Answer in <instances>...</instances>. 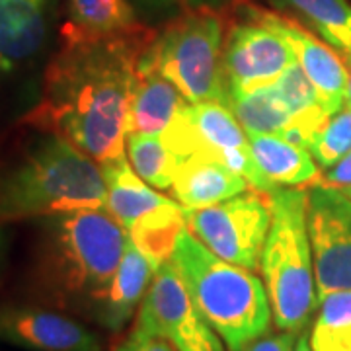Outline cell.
<instances>
[{
    "mask_svg": "<svg viewBox=\"0 0 351 351\" xmlns=\"http://www.w3.org/2000/svg\"><path fill=\"white\" fill-rule=\"evenodd\" d=\"M154 38L147 27L125 36H88L64 24L41 100L25 121L66 138L100 166L123 158L138 61Z\"/></svg>",
    "mask_w": 351,
    "mask_h": 351,
    "instance_id": "6da1fadb",
    "label": "cell"
},
{
    "mask_svg": "<svg viewBox=\"0 0 351 351\" xmlns=\"http://www.w3.org/2000/svg\"><path fill=\"white\" fill-rule=\"evenodd\" d=\"M38 279L57 306L98 318L129 232L104 209L49 217L43 221Z\"/></svg>",
    "mask_w": 351,
    "mask_h": 351,
    "instance_id": "7a4b0ae2",
    "label": "cell"
},
{
    "mask_svg": "<svg viewBox=\"0 0 351 351\" xmlns=\"http://www.w3.org/2000/svg\"><path fill=\"white\" fill-rule=\"evenodd\" d=\"M106 197L100 164L53 133L0 170V223L106 209Z\"/></svg>",
    "mask_w": 351,
    "mask_h": 351,
    "instance_id": "3957f363",
    "label": "cell"
},
{
    "mask_svg": "<svg viewBox=\"0 0 351 351\" xmlns=\"http://www.w3.org/2000/svg\"><path fill=\"white\" fill-rule=\"evenodd\" d=\"M172 263L226 350L244 351L269 332L274 314L265 285L254 271L215 256L188 228L178 239Z\"/></svg>",
    "mask_w": 351,
    "mask_h": 351,
    "instance_id": "277c9868",
    "label": "cell"
},
{
    "mask_svg": "<svg viewBox=\"0 0 351 351\" xmlns=\"http://www.w3.org/2000/svg\"><path fill=\"white\" fill-rule=\"evenodd\" d=\"M306 201L308 189L279 188L269 193L271 226L260 262L274 322L293 334H301L318 308Z\"/></svg>",
    "mask_w": 351,
    "mask_h": 351,
    "instance_id": "5b68a950",
    "label": "cell"
},
{
    "mask_svg": "<svg viewBox=\"0 0 351 351\" xmlns=\"http://www.w3.org/2000/svg\"><path fill=\"white\" fill-rule=\"evenodd\" d=\"M223 45L221 16L201 8L176 18L152 39L145 57L189 104L217 101L225 106Z\"/></svg>",
    "mask_w": 351,
    "mask_h": 351,
    "instance_id": "8992f818",
    "label": "cell"
},
{
    "mask_svg": "<svg viewBox=\"0 0 351 351\" xmlns=\"http://www.w3.org/2000/svg\"><path fill=\"white\" fill-rule=\"evenodd\" d=\"M186 228L215 256L244 269H260L269 226V195L240 193L205 209H184Z\"/></svg>",
    "mask_w": 351,
    "mask_h": 351,
    "instance_id": "52a82bcc",
    "label": "cell"
},
{
    "mask_svg": "<svg viewBox=\"0 0 351 351\" xmlns=\"http://www.w3.org/2000/svg\"><path fill=\"white\" fill-rule=\"evenodd\" d=\"M135 328L147 336L170 341L176 351H225L223 339L193 302L172 260L154 274L149 293L138 306Z\"/></svg>",
    "mask_w": 351,
    "mask_h": 351,
    "instance_id": "ba28073f",
    "label": "cell"
},
{
    "mask_svg": "<svg viewBox=\"0 0 351 351\" xmlns=\"http://www.w3.org/2000/svg\"><path fill=\"white\" fill-rule=\"evenodd\" d=\"M306 223L318 302L330 293L351 291V199L341 189L316 184L308 189Z\"/></svg>",
    "mask_w": 351,
    "mask_h": 351,
    "instance_id": "9c48e42d",
    "label": "cell"
},
{
    "mask_svg": "<svg viewBox=\"0 0 351 351\" xmlns=\"http://www.w3.org/2000/svg\"><path fill=\"white\" fill-rule=\"evenodd\" d=\"M297 61V55L277 32L254 20L230 25L223 45L226 94L274 84Z\"/></svg>",
    "mask_w": 351,
    "mask_h": 351,
    "instance_id": "30bf717a",
    "label": "cell"
},
{
    "mask_svg": "<svg viewBox=\"0 0 351 351\" xmlns=\"http://www.w3.org/2000/svg\"><path fill=\"white\" fill-rule=\"evenodd\" d=\"M242 10L248 20L267 25L281 38L287 39L304 75L311 78L316 88L324 112L330 117L338 113L346 104L348 90V66L346 61L339 59L338 51L332 49L326 41L316 38L308 27L285 14L271 12L254 4H242Z\"/></svg>",
    "mask_w": 351,
    "mask_h": 351,
    "instance_id": "8fae6325",
    "label": "cell"
},
{
    "mask_svg": "<svg viewBox=\"0 0 351 351\" xmlns=\"http://www.w3.org/2000/svg\"><path fill=\"white\" fill-rule=\"evenodd\" d=\"M0 341L29 351H101V339L73 316L39 306L2 304Z\"/></svg>",
    "mask_w": 351,
    "mask_h": 351,
    "instance_id": "7c38bea8",
    "label": "cell"
},
{
    "mask_svg": "<svg viewBox=\"0 0 351 351\" xmlns=\"http://www.w3.org/2000/svg\"><path fill=\"white\" fill-rule=\"evenodd\" d=\"M184 112L199 137L201 152H209L221 158L230 170L242 176L254 191L269 195L279 189L258 168L246 131L226 106L217 101H201L188 104Z\"/></svg>",
    "mask_w": 351,
    "mask_h": 351,
    "instance_id": "4fadbf2b",
    "label": "cell"
},
{
    "mask_svg": "<svg viewBox=\"0 0 351 351\" xmlns=\"http://www.w3.org/2000/svg\"><path fill=\"white\" fill-rule=\"evenodd\" d=\"M246 189V180L209 152L184 158L178 164L172 182V195L184 209L213 207Z\"/></svg>",
    "mask_w": 351,
    "mask_h": 351,
    "instance_id": "5bb4252c",
    "label": "cell"
},
{
    "mask_svg": "<svg viewBox=\"0 0 351 351\" xmlns=\"http://www.w3.org/2000/svg\"><path fill=\"white\" fill-rule=\"evenodd\" d=\"M188 104L184 94L168 78H164L143 53L127 115V135L160 137L164 129Z\"/></svg>",
    "mask_w": 351,
    "mask_h": 351,
    "instance_id": "9a60e30c",
    "label": "cell"
},
{
    "mask_svg": "<svg viewBox=\"0 0 351 351\" xmlns=\"http://www.w3.org/2000/svg\"><path fill=\"white\" fill-rule=\"evenodd\" d=\"M154 274V265L129 239L106 301L96 318L101 326L108 328L110 332H121L145 301Z\"/></svg>",
    "mask_w": 351,
    "mask_h": 351,
    "instance_id": "2e32d148",
    "label": "cell"
},
{
    "mask_svg": "<svg viewBox=\"0 0 351 351\" xmlns=\"http://www.w3.org/2000/svg\"><path fill=\"white\" fill-rule=\"evenodd\" d=\"M43 39V0H0V71H12L34 57Z\"/></svg>",
    "mask_w": 351,
    "mask_h": 351,
    "instance_id": "e0dca14e",
    "label": "cell"
},
{
    "mask_svg": "<svg viewBox=\"0 0 351 351\" xmlns=\"http://www.w3.org/2000/svg\"><path fill=\"white\" fill-rule=\"evenodd\" d=\"M100 168L108 189L106 209L127 232L141 217L176 203L160 195L143 178H138L133 166L127 162L125 156L101 164Z\"/></svg>",
    "mask_w": 351,
    "mask_h": 351,
    "instance_id": "ac0fdd59",
    "label": "cell"
},
{
    "mask_svg": "<svg viewBox=\"0 0 351 351\" xmlns=\"http://www.w3.org/2000/svg\"><path fill=\"white\" fill-rule=\"evenodd\" d=\"M250 147L258 168L277 188H301L322 176L311 152L279 135H250Z\"/></svg>",
    "mask_w": 351,
    "mask_h": 351,
    "instance_id": "d6986e66",
    "label": "cell"
},
{
    "mask_svg": "<svg viewBox=\"0 0 351 351\" xmlns=\"http://www.w3.org/2000/svg\"><path fill=\"white\" fill-rule=\"evenodd\" d=\"M308 25L346 59L351 57V4L348 0H269Z\"/></svg>",
    "mask_w": 351,
    "mask_h": 351,
    "instance_id": "ffe728a7",
    "label": "cell"
},
{
    "mask_svg": "<svg viewBox=\"0 0 351 351\" xmlns=\"http://www.w3.org/2000/svg\"><path fill=\"white\" fill-rule=\"evenodd\" d=\"M225 106L248 135L283 137L293 123L291 112L274 84L254 88L248 92H228Z\"/></svg>",
    "mask_w": 351,
    "mask_h": 351,
    "instance_id": "44dd1931",
    "label": "cell"
},
{
    "mask_svg": "<svg viewBox=\"0 0 351 351\" xmlns=\"http://www.w3.org/2000/svg\"><path fill=\"white\" fill-rule=\"evenodd\" d=\"M184 228H186L184 207L180 203H172L141 217L131 226L129 239L149 258V262L158 271L162 263L172 260L176 244Z\"/></svg>",
    "mask_w": 351,
    "mask_h": 351,
    "instance_id": "7402d4cb",
    "label": "cell"
},
{
    "mask_svg": "<svg viewBox=\"0 0 351 351\" xmlns=\"http://www.w3.org/2000/svg\"><path fill=\"white\" fill-rule=\"evenodd\" d=\"M69 16L66 24L88 36H125L145 27L127 0H69Z\"/></svg>",
    "mask_w": 351,
    "mask_h": 351,
    "instance_id": "603a6c76",
    "label": "cell"
},
{
    "mask_svg": "<svg viewBox=\"0 0 351 351\" xmlns=\"http://www.w3.org/2000/svg\"><path fill=\"white\" fill-rule=\"evenodd\" d=\"M308 341L313 351H351V291L320 299Z\"/></svg>",
    "mask_w": 351,
    "mask_h": 351,
    "instance_id": "cb8c5ba5",
    "label": "cell"
},
{
    "mask_svg": "<svg viewBox=\"0 0 351 351\" xmlns=\"http://www.w3.org/2000/svg\"><path fill=\"white\" fill-rule=\"evenodd\" d=\"M129 164L151 188L172 191V182L180 158L156 135H127Z\"/></svg>",
    "mask_w": 351,
    "mask_h": 351,
    "instance_id": "d4e9b609",
    "label": "cell"
},
{
    "mask_svg": "<svg viewBox=\"0 0 351 351\" xmlns=\"http://www.w3.org/2000/svg\"><path fill=\"white\" fill-rule=\"evenodd\" d=\"M351 151V108H341L334 113L313 138L308 152L318 168L328 170L338 164Z\"/></svg>",
    "mask_w": 351,
    "mask_h": 351,
    "instance_id": "484cf974",
    "label": "cell"
},
{
    "mask_svg": "<svg viewBox=\"0 0 351 351\" xmlns=\"http://www.w3.org/2000/svg\"><path fill=\"white\" fill-rule=\"evenodd\" d=\"M318 184L338 189L351 188V151L338 164H334L332 168L324 170V174L320 176V180H318Z\"/></svg>",
    "mask_w": 351,
    "mask_h": 351,
    "instance_id": "4316f807",
    "label": "cell"
},
{
    "mask_svg": "<svg viewBox=\"0 0 351 351\" xmlns=\"http://www.w3.org/2000/svg\"><path fill=\"white\" fill-rule=\"evenodd\" d=\"M297 336L299 334L279 330V334H265L260 339H256L244 351H293Z\"/></svg>",
    "mask_w": 351,
    "mask_h": 351,
    "instance_id": "83f0119b",
    "label": "cell"
},
{
    "mask_svg": "<svg viewBox=\"0 0 351 351\" xmlns=\"http://www.w3.org/2000/svg\"><path fill=\"white\" fill-rule=\"evenodd\" d=\"M133 332L137 334L138 338V346L137 351H176V348L170 343V341H166L164 338H158V336H147V334H143L141 330L133 326Z\"/></svg>",
    "mask_w": 351,
    "mask_h": 351,
    "instance_id": "f1b7e54d",
    "label": "cell"
},
{
    "mask_svg": "<svg viewBox=\"0 0 351 351\" xmlns=\"http://www.w3.org/2000/svg\"><path fill=\"white\" fill-rule=\"evenodd\" d=\"M137 346H138L137 334L131 330V334H129L121 343H117V346L113 348V351H137Z\"/></svg>",
    "mask_w": 351,
    "mask_h": 351,
    "instance_id": "f546056e",
    "label": "cell"
},
{
    "mask_svg": "<svg viewBox=\"0 0 351 351\" xmlns=\"http://www.w3.org/2000/svg\"><path fill=\"white\" fill-rule=\"evenodd\" d=\"M293 351H313L311 348V341H308V336L301 332L299 336H297V341H295V350Z\"/></svg>",
    "mask_w": 351,
    "mask_h": 351,
    "instance_id": "4dcf8cb0",
    "label": "cell"
},
{
    "mask_svg": "<svg viewBox=\"0 0 351 351\" xmlns=\"http://www.w3.org/2000/svg\"><path fill=\"white\" fill-rule=\"evenodd\" d=\"M346 66H348V90H346V108H351V57L346 59Z\"/></svg>",
    "mask_w": 351,
    "mask_h": 351,
    "instance_id": "1f68e13d",
    "label": "cell"
},
{
    "mask_svg": "<svg viewBox=\"0 0 351 351\" xmlns=\"http://www.w3.org/2000/svg\"><path fill=\"white\" fill-rule=\"evenodd\" d=\"M2 252H4V234L0 230V262H2Z\"/></svg>",
    "mask_w": 351,
    "mask_h": 351,
    "instance_id": "d6a6232c",
    "label": "cell"
},
{
    "mask_svg": "<svg viewBox=\"0 0 351 351\" xmlns=\"http://www.w3.org/2000/svg\"><path fill=\"white\" fill-rule=\"evenodd\" d=\"M341 191H343V193H346V195H348V197H350V199H351V188H346V189H341Z\"/></svg>",
    "mask_w": 351,
    "mask_h": 351,
    "instance_id": "836d02e7",
    "label": "cell"
}]
</instances>
